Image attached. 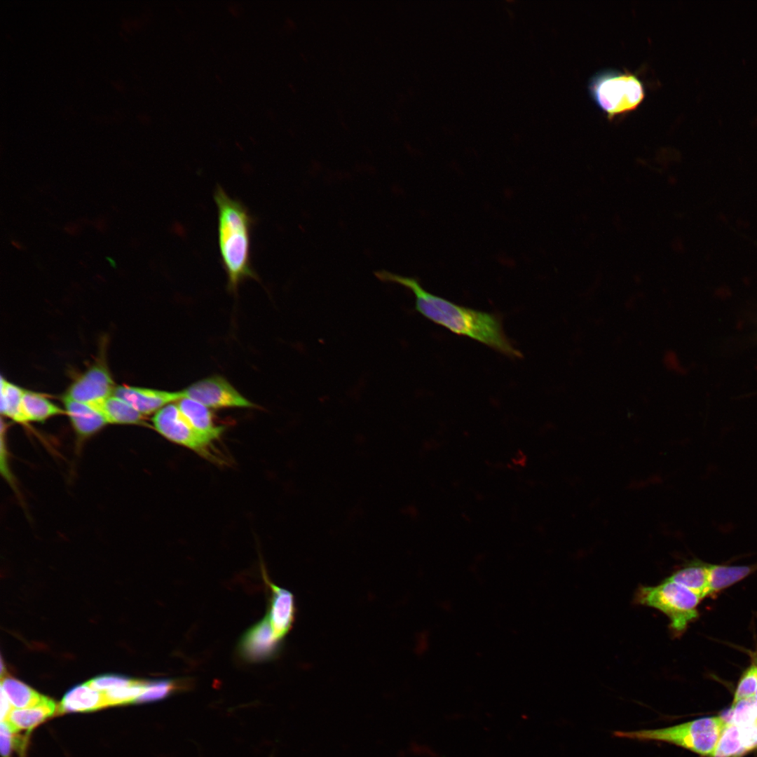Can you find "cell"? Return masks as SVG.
I'll return each mask as SVG.
<instances>
[{
	"instance_id": "obj_1",
	"label": "cell",
	"mask_w": 757,
	"mask_h": 757,
	"mask_svg": "<svg viewBox=\"0 0 757 757\" xmlns=\"http://www.w3.org/2000/svg\"><path fill=\"white\" fill-rule=\"evenodd\" d=\"M375 275L383 282L396 283L411 290L416 297V311L433 322L509 357H521V352L506 335L502 320L497 315L458 305L431 294L414 278L387 271H376Z\"/></svg>"
},
{
	"instance_id": "obj_2",
	"label": "cell",
	"mask_w": 757,
	"mask_h": 757,
	"mask_svg": "<svg viewBox=\"0 0 757 757\" xmlns=\"http://www.w3.org/2000/svg\"><path fill=\"white\" fill-rule=\"evenodd\" d=\"M217 210V237L228 288L236 291L247 278H257L252 265L251 233L253 218L247 208L217 185L214 191Z\"/></svg>"
},
{
	"instance_id": "obj_3",
	"label": "cell",
	"mask_w": 757,
	"mask_h": 757,
	"mask_svg": "<svg viewBox=\"0 0 757 757\" xmlns=\"http://www.w3.org/2000/svg\"><path fill=\"white\" fill-rule=\"evenodd\" d=\"M728 723L722 716L702 718L657 729L618 730L613 736L637 741H655L683 747L700 755L712 757Z\"/></svg>"
},
{
	"instance_id": "obj_4",
	"label": "cell",
	"mask_w": 757,
	"mask_h": 757,
	"mask_svg": "<svg viewBox=\"0 0 757 757\" xmlns=\"http://www.w3.org/2000/svg\"><path fill=\"white\" fill-rule=\"evenodd\" d=\"M592 99L606 116L613 119L635 110L643 101L646 88L637 73L603 69L589 79Z\"/></svg>"
},
{
	"instance_id": "obj_5",
	"label": "cell",
	"mask_w": 757,
	"mask_h": 757,
	"mask_svg": "<svg viewBox=\"0 0 757 757\" xmlns=\"http://www.w3.org/2000/svg\"><path fill=\"white\" fill-rule=\"evenodd\" d=\"M702 599L686 587L665 579L655 586H641L635 600L641 604L656 608L670 620L674 633L681 634L697 616V605Z\"/></svg>"
},
{
	"instance_id": "obj_6",
	"label": "cell",
	"mask_w": 757,
	"mask_h": 757,
	"mask_svg": "<svg viewBox=\"0 0 757 757\" xmlns=\"http://www.w3.org/2000/svg\"><path fill=\"white\" fill-rule=\"evenodd\" d=\"M151 421L155 430L167 439L214 461L212 442L193 427L177 404L170 403L159 409Z\"/></svg>"
},
{
	"instance_id": "obj_7",
	"label": "cell",
	"mask_w": 757,
	"mask_h": 757,
	"mask_svg": "<svg viewBox=\"0 0 757 757\" xmlns=\"http://www.w3.org/2000/svg\"><path fill=\"white\" fill-rule=\"evenodd\" d=\"M184 397L197 401L208 408L253 407L226 378L212 376L198 381L182 390Z\"/></svg>"
},
{
	"instance_id": "obj_8",
	"label": "cell",
	"mask_w": 757,
	"mask_h": 757,
	"mask_svg": "<svg viewBox=\"0 0 757 757\" xmlns=\"http://www.w3.org/2000/svg\"><path fill=\"white\" fill-rule=\"evenodd\" d=\"M282 646L283 641L276 637L265 615L243 634L238 644L237 652L245 662H260L274 660L279 656Z\"/></svg>"
},
{
	"instance_id": "obj_9",
	"label": "cell",
	"mask_w": 757,
	"mask_h": 757,
	"mask_svg": "<svg viewBox=\"0 0 757 757\" xmlns=\"http://www.w3.org/2000/svg\"><path fill=\"white\" fill-rule=\"evenodd\" d=\"M116 387L106 364L98 362L78 376L64 395L91 404L111 396Z\"/></svg>"
},
{
	"instance_id": "obj_10",
	"label": "cell",
	"mask_w": 757,
	"mask_h": 757,
	"mask_svg": "<svg viewBox=\"0 0 757 757\" xmlns=\"http://www.w3.org/2000/svg\"><path fill=\"white\" fill-rule=\"evenodd\" d=\"M264 578L270 588L268 608L266 616L276 637L284 641L295 621L296 607L294 596L289 590L271 582L266 574Z\"/></svg>"
},
{
	"instance_id": "obj_11",
	"label": "cell",
	"mask_w": 757,
	"mask_h": 757,
	"mask_svg": "<svg viewBox=\"0 0 757 757\" xmlns=\"http://www.w3.org/2000/svg\"><path fill=\"white\" fill-rule=\"evenodd\" d=\"M113 395L128 402L144 416L155 414L165 405L184 397L182 390L170 392L125 385L116 386Z\"/></svg>"
},
{
	"instance_id": "obj_12",
	"label": "cell",
	"mask_w": 757,
	"mask_h": 757,
	"mask_svg": "<svg viewBox=\"0 0 757 757\" xmlns=\"http://www.w3.org/2000/svg\"><path fill=\"white\" fill-rule=\"evenodd\" d=\"M62 401L65 413L79 437H89L108 424L103 415L91 405L64 395Z\"/></svg>"
},
{
	"instance_id": "obj_13",
	"label": "cell",
	"mask_w": 757,
	"mask_h": 757,
	"mask_svg": "<svg viewBox=\"0 0 757 757\" xmlns=\"http://www.w3.org/2000/svg\"><path fill=\"white\" fill-rule=\"evenodd\" d=\"M55 709V703L43 696L36 705L12 709L4 721L14 733L22 730H31L53 716Z\"/></svg>"
},
{
	"instance_id": "obj_14",
	"label": "cell",
	"mask_w": 757,
	"mask_h": 757,
	"mask_svg": "<svg viewBox=\"0 0 757 757\" xmlns=\"http://www.w3.org/2000/svg\"><path fill=\"white\" fill-rule=\"evenodd\" d=\"M177 404L193 427L204 436L212 442L220 437L224 427L215 423L208 407L188 397L182 398Z\"/></svg>"
},
{
	"instance_id": "obj_15",
	"label": "cell",
	"mask_w": 757,
	"mask_h": 757,
	"mask_svg": "<svg viewBox=\"0 0 757 757\" xmlns=\"http://www.w3.org/2000/svg\"><path fill=\"white\" fill-rule=\"evenodd\" d=\"M106 707L103 693L86 683L72 688L64 695L59 712H90Z\"/></svg>"
},
{
	"instance_id": "obj_16",
	"label": "cell",
	"mask_w": 757,
	"mask_h": 757,
	"mask_svg": "<svg viewBox=\"0 0 757 757\" xmlns=\"http://www.w3.org/2000/svg\"><path fill=\"white\" fill-rule=\"evenodd\" d=\"M90 405L103 415L108 424L142 425L144 423V415L128 402L114 395Z\"/></svg>"
},
{
	"instance_id": "obj_17",
	"label": "cell",
	"mask_w": 757,
	"mask_h": 757,
	"mask_svg": "<svg viewBox=\"0 0 757 757\" xmlns=\"http://www.w3.org/2000/svg\"><path fill=\"white\" fill-rule=\"evenodd\" d=\"M666 579L686 587L702 599L707 596L709 565L693 561Z\"/></svg>"
},
{
	"instance_id": "obj_18",
	"label": "cell",
	"mask_w": 757,
	"mask_h": 757,
	"mask_svg": "<svg viewBox=\"0 0 757 757\" xmlns=\"http://www.w3.org/2000/svg\"><path fill=\"white\" fill-rule=\"evenodd\" d=\"M756 569L757 564L750 566L709 565L707 596L733 585Z\"/></svg>"
},
{
	"instance_id": "obj_19",
	"label": "cell",
	"mask_w": 757,
	"mask_h": 757,
	"mask_svg": "<svg viewBox=\"0 0 757 757\" xmlns=\"http://www.w3.org/2000/svg\"><path fill=\"white\" fill-rule=\"evenodd\" d=\"M22 411L26 422H43L65 411L53 403L43 395L24 389L22 395Z\"/></svg>"
},
{
	"instance_id": "obj_20",
	"label": "cell",
	"mask_w": 757,
	"mask_h": 757,
	"mask_svg": "<svg viewBox=\"0 0 757 757\" xmlns=\"http://www.w3.org/2000/svg\"><path fill=\"white\" fill-rule=\"evenodd\" d=\"M1 689L11 704L16 708L24 709L36 705L43 697L26 684L8 676L1 678Z\"/></svg>"
},
{
	"instance_id": "obj_21",
	"label": "cell",
	"mask_w": 757,
	"mask_h": 757,
	"mask_svg": "<svg viewBox=\"0 0 757 757\" xmlns=\"http://www.w3.org/2000/svg\"><path fill=\"white\" fill-rule=\"evenodd\" d=\"M189 678H174L146 681L143 693L135 702H149L162 700L170 695L189 689Z\"/></svg>"
},
{
	"instance_id": "obj_22",
	"label": "cell",
	"mask_w": 757,
	"mask_h": 757,
	"mask_svg": "<svg viewBox=\"0 0 757 757\" xmlns=\"http://www.w3.org/2000/svg\"><path fill=\"white\" fill-rule=\"evenodd\" d=\"M24 389L5 380H1V414L11 420L27 423L22 411Z\"/></svg>"
},
{
	"instance_id": "obj_23",
	"label": "cell",
	"mask_w": 757,
	"mask_h": 757,
	"mask_svg": "<svg viewBox=\"0 0 757 757\" xmlns=\"http://www.w3.org/2000/svg\"><path fill=\"white\" fill-rule=\"evenodd\" d=\"M745 753L739 727L728 723L718 742L712 757H735Z\"/></svg>"
},
{
	"instance_id": "obj_24",
	"label": "cell",
	"mask_w": 757,
	"mask_h": 757,
	"mask_svg": "<svg viewBox=\"0 0 757 757\" xmlns=\"http://www.w3.org/2000/svg\"><path fill=\"white\" fill-rule=\"evenodd\" d=\"M146 681L137 680L132 685L107 690L103 693L106 706H116L135 702L143 693Z\"/></svg>"
},
{
	"instance_id": "obj_25",
	"label": "cell",
	"mask_w": 757,
	"mask_h": 757,
	"mask_svg": "<svg viewBox=\"0 0 757 757\" xmlns=\"http://www.w3.org/2000/svg\"><path fill=\"white\" fill-rule=\"evenodd\" d=\"M757 689V665L751 666L741 677L732 707L740 701L755 697Z\"/></svg>"
},
{
	"instance_id": "obj_26",
	"label": "cell",
	"mask_w": 757,
	"mask_h": 757,
	"mask_svg": "<svg viewBox=\"0 0 757 757\" xmlns=\"http://www.w3.org/2000/svg\"><path fill=\"white\" fill-rule=\"evenodd\" d=\"M137 680L118 674H104L86 682L92 688L98 691H107L132 685Z\"/></svg>"
},
{
	"instance_id": "obj_27",
	"label": "cell",
	"mask_w": 757,
	"mask_h": 757,
	"mask_svg": "<svg viewBox=\"0 0 757 757\" xmlns=\"http://www.w3.org/2000/svg\"><path fill=\"white\" fill-rule=\"evenodd\" d=\"M745 753L757 748V718L742 726H738Z\"/></svg>"
},
{
	"instance_id": "obj_28",
	"label": "cell",
	"mask_w": 757,
	"mask_h": 757,
	"mask_svg": "<svg viewBox=\"0 0 757 757\" xmlns=\"http://www.w3.org/2000/svg\"><path fill=\"white\" fill-rule=\"evenodd\" d=\"M5 721L1 723V752L3 757H9L17 738Z\"/></svg>"
},
{
	"instance_id": "obj_29",
	"label": "cell",
	"mask_w": 757,
	"mask_h": 757,
	"mask_svg": "<svg viewBox=\"0 0 757 757\" xmlns=\"http://www.w3.org/2000/svg\"><path fill=\"white\" fill-rule=\"evenodd\" d=\"M11 704L8 700L4 692L1 689V722L4 721L10 711H11Z\"/></svg>"
},
{
	"instance_id": "obj_30",
	"label": "cell",
	"mask_w": 757,
	"mask_h": 757,
	"mask_svg": "<svg viewBox=\"0 0 757 757\" xmlns=\"http://www.w3.org/2000/svg\"><path fill=\"white\" fill-rule=\"evenodd\" d=\"M64 230L69 234L76 235L79 232V226L76 224L67 225Z\"/></svg>"
},
{
	"instance_id": "obj_31",
	"label": "cell",
	"mask_w": 757,
	"mask_h": 757,
	"mask_svg": "<svg viewBox=\"0 0 757 757\" xmlns=\"http://www.w3.org/2000/svg\"><path fill=\"white\" fill-rule=\"evenodd\" d=\"M11 244L13 245V246H14V247H15V248H17L18 250H23V248H24V246H23V245H22V244H21V243H20L19 241H18V240H11Z\"/></svg>"
},
{
	"instance_id": "obj_32",
	"label": "cell",
	"mask_w": 757,
	"mask_h": 757,
	"mask_svg": "<svg viewBox=\"0 0 757 757\" xmlns=\"http://www.w3.org/2000/svg\"><path fill=\"white\" fill-rule=\"evenodd\" d=\"M755 699H756V700L757 702V689H756V695H755Z\"/></svg>"
}]
</instances>
